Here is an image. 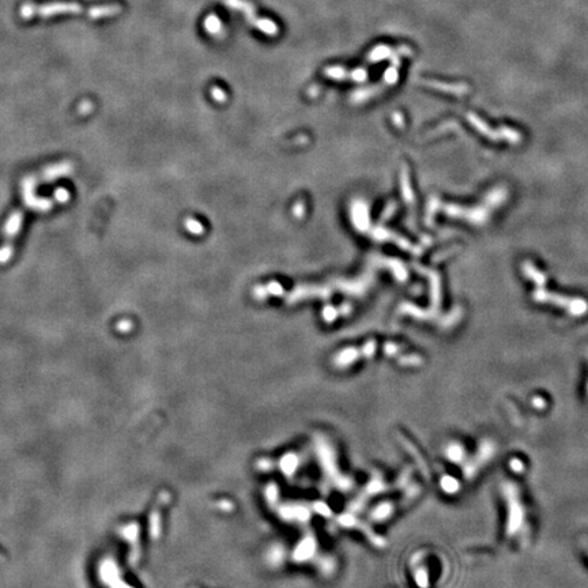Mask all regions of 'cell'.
Instances as JSON below:
<instances>
[{
    "instance_id": "cell-1",
    "label": "cell",
    "mask_w": 588,
    "mask_h": 588,
    "mask_svg": "<svg viewBox=\"0 0 588 588\" xmlns=\"http://www.w3.org/2000/svg\"><path fill=\"white\" fill-rule=\"evenodd\" d=\"M82 13V6L75 3V2H56V3H48V5L36 6L34 5V17L40 15L44 18L53 17L59 14H81Z\"/></svg>"
},
{
    "instance_id": "cell-2",
    "label": "cell",
    "mask_w": 588,
    "mask_h": 588,
    "mask_svg": "<svg viewBox=\"0 0 588 588\" xmlns=\"http://www.w3.org/2000/svg\"><path fill=\"white\" fill-rule=\"evenodd\" d=\"M123 7L120 5H104V6H94L88 11V15L92 19H100V18H108V17H113V15L121 13Z\"/></svg>"
},
{
    "instance_id": "cell-3",
    "label": "cell",
    "mask_w": 588,
    "mask_h": 588,
    "mask_svg": "<svg viewBox=\"0 0 588 588\" xmlns=\"http://www.w3.org/2000/svg\"><path fill=\"white\" fill-rule=\"evenodd\" d=\"M225 3L232 9L243 11L244 14L247 15L249 22H252L255 19V9H253L252 3H249L247 0H225Z\"/></svg>"
},
{
    "instance_id": "cell-6",
    "label": "cell",
    "mask_w": 588,
    "mask_h": 588,
    "mask_svg": "<svg viewBox=\"0 0 588 588\" xmlns=\"http://www.w3.org/2000/svg\"><path fill=\"white\" fill-rule=\"evenodd\" d=\"M390 48L386 45H380V46H376L375 49H373L372 52H371V56H369V59L373 60V61H377V60H382L384 59V57H387V56L390 55Z\"/></svg>"
},
{
    "instance_id": "cell-5",
    "label": "cell",
    "mask_w": 588,
    "mask_h": 588,
    "mask_svg": "<svg viewBox=\"0 0 588 588\" xmlns=\"http://www.w3.org/2000/svg\"><path fill=\"white\" fill-rule=\"evenodd\" d=\"M204 29L210 33L211 36H218V33L222 32V23L220 19L216 15H210L204 19Z\"/></svg>"
},
{
    "instance_id": "cell-4",
    "label": "cell",
    "mask_w": 588,
    "mask_h": 588,
    "mask_svg": "<svg viewBox=\"0 0 588 588\" xmlns=\"http://www.w3.org/2000/svg\"><path fill=\"white\" fill-rule=\"evenodd\" d=\"M252 23L259 29V30H263V32L266 33V34H268V36H276V34H278V26H276L272 21H270V19L255 18L252 21Z\"/></svg>"
}]
</instances>
